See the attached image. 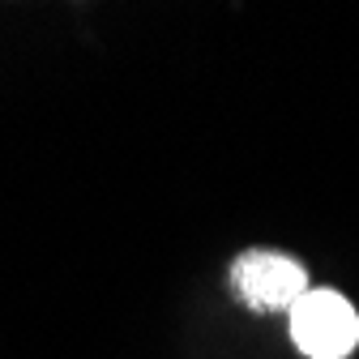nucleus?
I'll list each match as a JSON object with an SVG mask.
<instances>
[{
    "mask_svg": "<svg viewBox=\"0 0 359 359\" xmlns=\"http://www.w3.org/2000/svg\"><path fill=\"white\" fill-rule=\"evenodd\" d=\"M231 287L257 312H291L295 299L308 291V274H304V265L291 261L287 252L248 248L231 265Z\"/></svg>",
    "mask_w": 359,
    "mask_h": 359,
    "instance_id": "f03ea898",
    "label": "nucleus"
},
{
    "mask_svg": "<svg viewBox=\"0 0 359 359\" xmlns=\"http://www.w3.org/2000/svg\"><path fill=\"white\" fill-rule=\"evenodd\" d=\"M291 317V338L308 359H346L359 346V312L330 287H308Z\"/></svg>",
    "mask_w": 359,
    "mask_h": 359,
    "instance_id": "f257e3e1",
    "label": "nucleus"
}]
</instances>
